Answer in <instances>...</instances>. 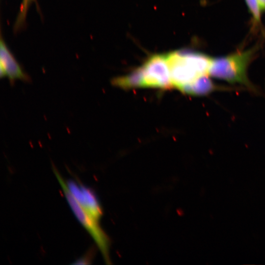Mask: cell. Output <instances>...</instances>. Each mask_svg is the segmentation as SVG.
Returning <instances> with one entry per match:
<instances>
[{
    "instance_id": "3957f363",
    "label": "cell",
    "mask_w": 265,
    "mask_h": 265,
    "mask_svg": "<svg viewBox=\"0 0 265 265\" xmlns=\"http://www.w3.org/2000/svg\"><path fill=\"white\" fill-rule=\"evenodd\" d=\"M53 171L74 214L94 240L106 263L110 264L109 238L101 227L99 221L88 213L77 201L70 192L66 181L54 166Z\"/></svg>"
},
{
    "instance_id": "ba28073f",
    "label": "cell",
    "mask_w": 265,
    "mask_h": 265,
    "mask_svg": "<svg viewBox=\"0 0 265 265\" xmlns=\"http://www.w3.org/2000/svg\"><path fill=\"white\" fill-rule=\"evenodd\" d=\"M249 10L252 14L256 24L261 23V10L258 0H245Z\"/></svg>"
},
{
    "instance_id": "8992f818",
    "label": "cell",
    "mask_w": 265,
    "mask_h": 265,
    "mask_svg": "<svg viewBox=\"0 0 265 265\" xmlns=\"http://www.w3.org/2000/svg\"><path fill=\"white\" fill-rule=\"evenodd\" d=\"M0 76L7 77L11 84L16 80L25 82L30 81V78L26 73L14 56L10 52L2 38L0 44Z\"/></svg>"
},
{
    "instance_id": "7a4b0ae2",
    "label": "cell",
    "mask_w": 265,
    "mask_h": 265,
    "mask_svg": "<svg viewBox=\"0 0 265 265\" xmlns=\"http://www.w3.org/2000/svg\"><path fill=\"white\" fill-rule=\"evenodd\" d=\"M256 47L227 56L212 58L210 76L231 84L243 85L255 90L247 77V68L254 56Z\"/></svg>"
},
{
    "instance_id": "52a82bcc",
    "label": "cell",
    "mask_w": 265,
    "mask_h": 265,
    "mask_svg": "<svg viewBox=\"0 0 265 265\" xmlns=\"http://www.w3.org/2000/svg\"><path fill=\"white\" fill-rule=\"evenodd\" d=\"M209 77L210 76L203 77L194 82L182 87L180 90L185 93L194 96L207 95L216 89V85Z\"/></svg>"
},
{
    "instance_id": "6da1fadb",
    "label": "cell",
    "mask_w": 265,
    "mask_h": 265,
    "mask_svg": "<svg viewBox=\"0 0 265 265\" xmlns=\"http://www.w3.org/2000/svg\"><path fill=\"white\" fill-rule=\"evenodd\" d=\"M173 86L180 90L201 78L210 76L212 57L198 52L179 51L166 55Z\"/></svg>"
},
{
    "instance_id": "8fae6325",
    "label": "cell",
    "mask_w": 265,
    "mask_h": 265,
    "mask_svg": "<svg viewBox=\"0 0 265 265\" xmlns=\"http://www.w3.org/2000/svg\"><path fill=\"white\" fill-rule=\"evenodd\" d=\"M261 10H265V0H258Z\"/></svg>"
},
{
    "instance_id": "5b68a950",
    "label": "cell",
    "mask_w": 265,
    "mask_h": 265,
    "mask_svg": "<svg viewBox=\"0 0 265 265\" xmlns=\"http://www.w3.org/2000/svg\"><path fill=\"white\" fill-rule=\"evenodd\" d=\"M66 184L71 194L80 206L99 221L103 215V210L94 191L78 181L69 180Z\"/></svg>"
},
{
    "instance_id": "9c48e42d",
    "label": "cell",
    "mask_w": 265,
    "mask_h": 265,
    "mask_svg": "<svg viewBox=\"0 0 265 265\" xmlns=\"http://www.w3.org/2000/svg\"><path fill=\"white\" fill-rule=\"evenodd\" d=\"M33 0H23L20 12L16 21V27L19 28L23 24L26 17L29 5Z\"/></svg>"
},
{
    "instance_id": "30bf717a",
    "label": "cell",
    "mask_w": 265,
    "mask_h": 265,
    "mask_svg": "<svg viewBox=\"0 0 265 265\" xmlns=\"http://www.w3.org/2000/svg\"><path fill=\"white\" fill-rule=\"evenodd\" d=\"M94 249H89L84 255L77 260L73 264L88 265L90 264L94 257Z\"/></svg>"
},
{
    "instance_id": "277c9868",
    "label": "cell",
    "mask_w": 265,
    "mask_h": 265,
    "mask_svg": "<svg viewBox=\"0 0 265 265\" xmlns=\"http://www.w3.org/2000/svg\"><path fill=\"white\" fill-rule=\"evenodd\" d=\"M140 68L141 88L166 90L172 88L166 56L155 54L150 57Z\"/></svg>"
}]
</instances>
